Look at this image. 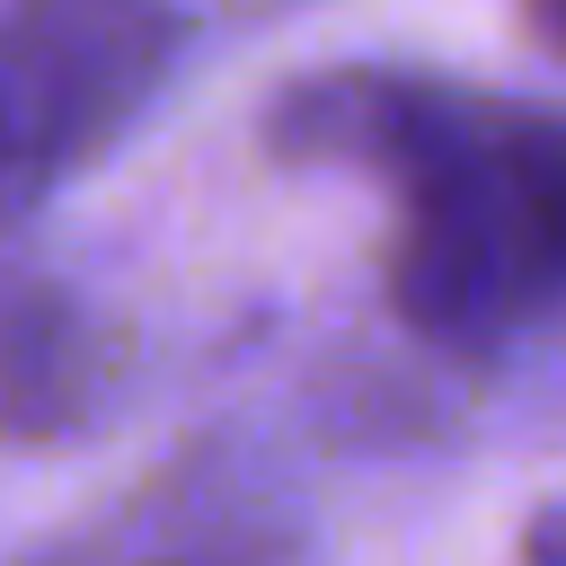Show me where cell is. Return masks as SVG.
<instances>
[{
    "label": "cell",
    "mask_w": 566,
    "mask_h": 566,
    "mask_svg": "<svg viewBox=\"0 0 566 566\" xmlns=\"http://www.w3.org/2000/svg\"><path fill=\"white\" fill-rule=\"evenodd\" d=\"M274 150H363L398 177L389 301L416 336L478 345L566 292V124L433 80L336 71L274 106Z\"/></svg>",
    "instance_id": "cell-1"
},
{
    "label": "cell",
    "mask_w": 566,
    "mask_h": 566,
    "mask_svg": "<svg viewBox=\"0 0 566 566\" xmlns=\"http://www.w3.org/2000/svg\"><path fill=\"white\" fill-rule=\"evenodd\" d=\"M522 566H566V504L522 522Z\"/></svg>",
    "instance_id": "cell-3"
},
{
    "label": "cell",
    "mask_w": 566,
    "mask_h": 566,
    "mask_svg": "<svg viewBox=\"0 0 566 566\" xmlns=\"http://www.w3.org/2000/svg\"><path fill=\"white\" fill-rule=\"evenodd\" d=\"M531 35H539V44H557V53H566V9H539V18H531Z\"/></svg>",
    "instance_id": "cell-4"
},
{
    "label": "cell",
    "mask_w": 566,
    "mask_h": 566,
    "mask_svg": "<svg viewBox=\"0 0 566 566\" xmlns=\"http://www.w3.org/2000/svg\"><path fill=\"white\" fill-rule=\"evenodd\" d=\"M159 9H27L0 18V186H44L88 159L177 53Z\"/></svg>",
    "instance_id": "cell-2"
}]
</instances>
